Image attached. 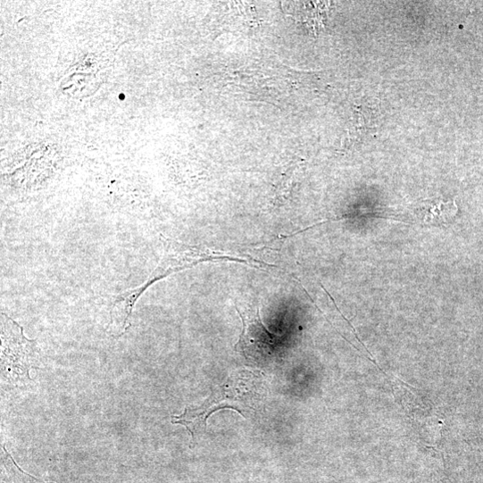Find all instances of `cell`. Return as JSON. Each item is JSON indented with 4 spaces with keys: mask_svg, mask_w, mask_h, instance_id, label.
I'll use <instances>...</instances> for the list:
<instances>
[{
    "mask_svg": "<svg viewBox=\"0 0 483 483\" xmlns=\"http://www.w3.org/2000/svg\"><path fill=\"white\" fill-rule=\"evenodd\" d=\"M41 359L37 341L28 338L23 328L2 312L3 388L26 387L32 382L30 370L39 368Z\"/></svg>",
    "mask_w": 483,
    "mask_h": 483,
    "instance_id": "cell-2",
    "label": "cell"
},
{
    "mask_svg": "<svg viewBox=\"0 0 483 483\" xmlns=\"http://www.w3.org/2000/svg\"><path fill=\"white\" fill-rule=\"evenodd\" d=\"M243 322V329L235 350L246 359L262 362L270 359L277 347V336L262 322L260 310L241 312L236 308Z\"/></svg>",
    "mask_w": 483,
    "mask_h": 483,
    "instance_id": "cell-4",
    "label": "cell"
},
{
    "mask_svg": "<svg viewBox=\"0 0 483 483\" xmlns=\"http://www.w3.org/2000/svg\"><path fill=\"white\" fill-rule=\"evenodd\" d=\"M458 208L454 201L442 199L422 201L417 204L415 213L421 222L429 226L442 227L449 224L456 216Z\"/></svg>",
    "mask_w": 483,
    "mask_h": 483,
    "instance_id": "cell-5",
    "label": "cell"
},
{
    "mask_svg": "<svg viewBox=\"0 0 483 483\" xmlns=\"http://www.w3.org/2000/svg\"><path fill=\"white\" fill-rule=\"evenodd\" d=\"M232 261L250 265L260 262L255 260L242 259L228 254H215L212 251L196 246H187L179 243H168L164 249L163 256L151 274L149 279L143 284L148 289L154 283L163 279L170 275L190 269L199 263L211 261Z\"/></svg>",
    "mask_w": 483,
    "mask_h": 483,
    "instance_id": "cell-3",
    "label": "cell"
},
{
    "mask_svg": "<svg viewBox=\"0 0 483 483\" xmlns=\"http://www.w3.org/2000/svg\"><path fill=\"white\" fill-rule=\"evenodd\" d=\"M265 396L262 376L253 371L232 372L221 384L213 387L210 396L196 408L187 407L179 416H172V423L185 426L193 442L207 429V420L214 412L231 409L243 417L254 414Z\"/></svg>",
    "mask_w": 483,
    "mask_h": 483,
    "instance_id": "cell-1",
    "label": "cell"
}]
</instances>
